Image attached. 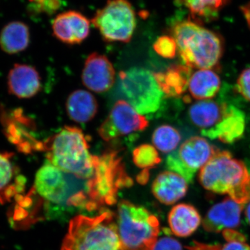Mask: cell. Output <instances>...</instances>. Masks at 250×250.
I'll list each match as a JSON object with an SVG mask.
<instances>
[{
  "mask_svg": "<svg viewBox=\"0 0 250 250\" xmlns=\"http://www.w3.org/2000/svg\"><path fill=\"white\" fill-rule=\"evenodd\" d=\"M199 179L210 192L227 194L243 206L250 202V172L243 161L228 151H217L200 170Z\"/></svg>",
  "mask_w": 250,
  "mask_h": 250,
  "instance_id": "cell-1",
  "label": "cell"
},
{
  "mask_svg": "<svg viewBox=\"0 0 250 250\" xmlns=\"http://www.w3.org/2000/svg\"><path fill=\"white\" fill-rule=\"evenodd\" d=\"M88 137L77 126H64L45 142L47 160L65 173L88 180L95 172Z\"/></svg>",
  "mask_w": 250,
  "mask_h": 250,
  "instance_id": "cell-2",
  "label": "cell"
},
{
  "mask_svg": "<svg viewBox=\"0 0 250 250\" xmlns=\"http://www.w3.org/2000/svg\"><path fill=\"white\" fill-rule=\"evenodd\" d=\"M184 65L190 68L211 69L218 65L223 53L221 38L213 31L190 21L176 23L172 29Z\"/></svg>",
  "mask_w": 250,
  "mask_h": 250,
  "instance_id": "cell-3",
  "label": "cell"
},
{
  "mask_svg": "<svg viewBox=\"0 0 250 250\" xmlns=\"http://www.w3.org/2000/svg\"><path fill=\"white\" fill-rule=\"evenodd\" d=\"M65 173L48 161L36 174L30 191L47 203L88 209V180Z\"/></svg>",
  "mask_w": 250,
  "mask_h": 250,
  "instance_id": "cell-4",
  "label": "cell"
},
{
  "mask_svg": "<svg viewBox=\"0 0 250 250\" xmlns=\"http://www.w3.org/2000/svg\"><path fill=\"white\" fill-rule=\"evenodd\" d=\"M114 215L104 210L97 216L78 215L70 222L62 250H120Z\"/></svg>",
  "mask_w": 250,
  "mask_h": 250,
  "instance_id": "cell-5",
  "label": "cell"
},
{
  "mask_svg": "<svg viewBox=\"0 0 250 250\" xmlns=\"http://www.w3.org/2000/svg\"><path fill=\"white\" fill-rule=\"evenodd\" d=\"M117 226L120 250H154L159 222L146 208L123 200L118 205Z\"/></svg>",
  "mask_w": 250,
  "mask_h": 250,
  "instance_id": "cell-6",
  "label": "cell"
},
{
  "mask_svg": "<svg viewBox=\"0 0 250 250\" xmlns=\"http://www.w3.org/2000/svg\"><path fill=\"white\" fill-rule=\"evenodd\" d=\"M94 161L95 172L88 180L90 210L104 205L116 203L118 189L129 187L133 183L125 172L118 151H105L101 156H94Z\"/></svg>",
  "mask_w": 250,
  "mask_h": 250,
  "instance_id": "cell-7",
  "label": "cell"
},
{
  "mask_svg": "<svg viewBox=\"0 0 250 250\" xmlns=\"http://www.w3.org/2000/svg\"><path fill=\"white\" fill-rule=\"evenodd\" d=\"M118 77L123 95L140 114L154 113L160 108L164 94L152 72L135 67L120 72Z\"/></svg>",
  "mask_w": 250,
  "mask_h": 250,
  "instance_id": "cell-8",
  "label": "cell"
},
{
  "mask_svg": "<svg viewBox=\"0 0 250 250\" xmlns=\"http://www.w3.org/2000/svg\"><path fill=\"white\" fill-rule=\"evenodd\" d=\"M92 23L106 42H129L136 27V14L129 0H108Z\"/></svg>",
  "mask_w": 250,
  "mask_h": 250,
  "instance_id": "cell-9",
  "label": "cell"
},
{
  "mask_svg": "<svg viewBox=\"0 0 250 250\" xmlns=\"http://www.w3.org/2000/svg\"><path fill=\"white\" fill-rule=\"evenodd\" d=\"M218 149L205 138L192 136L182 143L178 150L170 153L166 159L167 169L191 183L194 176L211 159Z\"/></svg>",
  "mask_w": 250,
  "mask_h": 250,
  "instance_id": "cell-10",
  "label": "cell"
},
{
  "mask_svg": "<svg viewBox=\"0 0 250 250\" xmlns=\"http://www.w3.org/2000/svg\"><path fill=\"white\" fill-rule=\"evenodd\" d=\"M148 125L149 122L146 117L140 114L127 102L120 100L100 125L98 134L104 141L109 142L121 136L143 131Z\"/></svg>",
  "mask_w": 250,
  "mask_h": 250,
  "instance_id": "cell-11",
  "label": "cell"
},
{
  "mask_svg": "<svg viewBox=\"0 0 250 250\" xmlns=\"http://www.w3.org/2000/svg\"><path fill=\"white\" fill-rule=\"evenodd\" d=\"M5 134L20 152L31 154L35 151H45V142L34 137V122L24 116L22 111L16 110L9 115L2 116Z\"/></svg>",
  "mask_w": 250,
  "mask_h": 250,
  "instance_id": "cell-12",
  "label": "cell"
},
{
  "mask_svg": "<svg viewBox=\"0 0 250 250\" xmlns=\"http://www.w3.org/2000/svg\"><path fill=\"white\" fill-rule=\"evenodd\" d=\"M82 80L88 89L95 93H104L114 84L116 71L107 57L93 52L85 60Z\"/></svg>",
  "mask_w": 250,
  "mask_h": 250,
  "instance_id": "cell-13",
  "label": "cell"
},
{
  "mask_svg": "<svg viewBox=\"0 0 250 250\" xmlns=\"http://www.w3.org/2000/svg\"><path fill=\"white\" fill-rule=\"evenodd\" d=\"M52 29L56 39L67 45H77L89 35L90 22L80 13L69 11L56 17Z\"/></svg>",
  "mask_w": 250,
  "mask_h": 250,
  "instance_id": "cell-14",
  "label": "cell"
},
{
  "mask_svg": "<svg viewBox=\"0 0 250 250\" xmlns=\"http://www.w3.org/2000/svg\"><path fill=\"white\" fill-rule=\"evenodd\" d=\"M244 206L237 203L229 197L210 208L204 218L202 225L208 232H223L233 229L240 225Z\"/></svg>",
  "mask_w": 250,
  "mask_h": 250,
  "instance_id": "cell-15",
  "label": "cell"
},
{
  "mask_svg": "<svg viewBox=\"0 0 250 250\" xmlns=\"http://www.w3.org/2000/svg\"><path fill=\"white\" fill-rule=\"evenodd\" d=\"M10 94L20 99L35 96L41 89V79L35 67L27 64H15L7 80Z\"/></svg>",
  "mask_w": 250,
  "mask_h": 250,
  "instance_id": "cell-16",
  "label": "cell"
},
{
  "mask_svg": "<svg viewBox=\"0 0 250 250\" xmlns=\"http://www.w3.org/2000/svg\"><path fill=\"white\" fill-rule=\"evenodd\" d=\"M14 154L0 151V204L4 205L21 195L25 179L13 161Z\"/></svg>",
  "mask_w": 250,
  "mask_h": 250,
  "instance_id": "cell-17",
  "label": "cell"
},
{
  "mask_svg": "<svg viewBox=\"0 0 250 250\" xmlns=\"http://www.w3.org/2000/svg\"><path fill=\"white\" fill-rule=\"evenodd\" d=\"M228 106L226 103L214 100H200L189 108V118L192 124L201 130L202 134L206 136L223 120Z\"/></svg>",
  "mask_w": 250,
  "mask_h": 250,
  "instance_id": "cell-18",
  "label": "cell"
},
{
  "mask_svg": "<svg viewBox=\"0 0 250 250\" xmlns=\"http://www.w3.org/2000/svg\"><path fill=\"white\" fill-rule=\"evenodd\" d=\"M188 182L176 172L166 171L157 176L152 184V192L156 198L166 205H173L185 196Z\"/></svg>",
  "mask_w": 250,
  "mask_h": 250,
  "instance_id": "cell-19",
  "label": "cell"
},
{
  "mask_svg": "<svg viewBox=\"0 0 250 250\" xmlns=\"http://www.w3.org/2000/svg\"><path fill=\"white\" fill-rule=\"evenodd\" d=\"M246 129V117L239 108L229 105L223 120L215 129L207 135L210 139H218L224 143L231 144L241 139Z\"/></svg>",
  "mask_w": 250,
  "mask_h": 250,
  "instance_id": "cell-20",
  "label": "cell"
},
{
  "mask_svg": "<svg viewBox=\"0 0 250 250\" xmlns=\"http://www.w3.org/2000/svg\"><path fill=\"white\" fill-rule=\"evenodd\" d=\"M192 69L187 65H172L164 72L154 74V78L164 95L170 98L183 95L188 88Z\"/></svg>",
  "mask_w": 250,
  "mask_h": 250,
  "instance_id": "cell-21",
  "label": "cell"
},
{
  "mask_svg": "<svg viewBox=\"0 0 250 250\" xmlns=\"http://www.w3.org/2000/svg\"><path fill=\"white\" fill-rule=\"evenodd\" d=\"M69 118L77 123L91 121L98 112V103L93 94L85 90L72 92L66 102Z\"/></svg>",
  "mask_w": 250,
  "mask_h": 250,
  "instance_id": "cell-22",
  "label": "cell"
},
{
  "mask_svg": "<svg viewBox=\"0 0 250 250\" xmlns=\"http://www.w3.org/2000/svg\"><path fill=\"white\" fill-rule=\"evenodd\" d=\"M198 210L190 205L179 204L170 210L168 223L175 236L187 237L195 232L201 224Z\"/></svg>",
  "mask_w": 250,
  "mask_h": 250,
  "instance_id": "cell-23",
  "label": "cell"
},
{
  "mask_svg": "<svg viewBox=\"0 0 250 250\" xmlns=\"http://www.w3.org/2000/svg\"><path fill=\"white\" fill-rule=\"evenodd\" d=\"M221 80L213 70L202 69L192 74L189 81L188 90L195 100H211L218 93Z\"/></svg>",
  "mask_w": 250,
  "mask_h": 250,
  "instance_id": "cell-24",
  "label": "cell"
},
{
  "mask_svg": "<svg viewBox=\"0 0 250 250\" xmlns=\"http://www.w3.org/2000/svg\"><path fill=\"white\" fill-rule=\"evenodd\" d=\"M29 41V27L23 22H10L0 33V47L6 54H15L25 50Z\"/></svg>",
  "mask_w": 250,
  "mask_h": 250,
  "instance_id": "cell-25",
  "label": "cell"
},
{
  "mask_svg": "<svg viewBox=\"0 0 250 250\" xmlns=\"http://www.w3.org/2000/svg\"><path fill=\"white\" fill-rule=\"evenodd\" d=\"M180 133L170 125H164L154 130L152 143L156 149L164 153H172L180 143Z\"/></svg>",
  "mask_w": 250,
  "mask_h": 250,
  "instance_id": "cell-26",
  "label": "cell"
},
{
  "mask_svg": "<svg viewBox=\"0 0 250 250\" xmlns=\"http://www.w3.org/2000/svg\"><path fill=\"white\" fill-rule=\"evenodd\" d=\"M194 18L212 19L228 2V0H182Z\"/></svg>",
  "mask_w": 250,
  "mask_h": 250,
  "instance_id": "cell-27",
  "label": "cell"
},
{
  "mask_svg": "<svg viewBox=\"0 0 250 250\" xmlns=\"http://www.w3.org/2000/svg\"><path fill=\"white\" fill-rule=\"evenodd\" d=\"M133 161L140 168L149 170L160 164L161 159L154 146L143 144L133 151Z\"/></svg>",
  "mask_w": 250,
  "mask_h": 250,
  "instance_id": "cell-28",
  "label": "cell"
},
{
  "mask_svg": "<svg viewBox=\"0 0 250 250\" xmlns=\"http://www.w3.org/2000/svg\"><path fill=\"white\" fill-rule=\"evenodd\" d=\"M154 51L161 57L172 59L177 52V46L172 36H162L159 37L153 45Z\"/></svg>",
  "mask_w": 250,
  "mask_h": 250,
  "instance_id": "cell-29",
  "label": "cell"
},
{
  "mask_svg": "<svg viewBox=\"0 0 250 250\" xmlns=\"http://www.w3.org/2000/svg\"><path fill=\"white\" fill-rule=\"evenodd\" d=\"M227 243L222 247L221 250H250L246 243V237L234 229H226L223 231Z\"/></svg>",
  "mask_w": 250,
  "mask_h": 250,
  "instance_id": "cell-30",
  "label": "cell"
},
{
  "mask_svg": "<svg viewBox=\"0 0 250 250\" xmlns=\"http://www.w3.org/2000/svg\"><path fill=\"white\" fill-rule=\"evenodd\" d=\"M236 90L243 98L250 102V67L245 69L238 77Z\"/></svg>",
  "mask_w": 250,
  "mask_h": 250,
  "instance_id": "cell-31",
  "label": "cell"
},
{
  "mask_svg": "<svg viewBox=\"0 0 250 250\" xmlns=\"http://www.w3.org/2000/svg\"><path fill=\"white\" fill-rule=\"evenodd\" d=\"M37 11L52 14L60 7V0H30Z\"/></svg>",
  "mask_w": 250,
  "mask_h": 250,
  "instance_id": "cell-32",
  "label": "cell"
},
{
  "mask_svg": "<svg viewBox=\"0 0 250 250\" xmlns=\"http://www.w3.org/2000/svg\"><path fill=\"white\" fill-rule=\"evenodd\" d=\"M154 250H183L180 243L170 237H164L156 242Z\"/></svg>",
  "mask_w": 250,
  "mask_h": 250,
  "instance_id": "cell-33",
  "label": "cell"
},
{
  "mask_svg": "<svg viewBox=\"0 0 250 250\" xmlns=\"http://www.w3.org/2000/svg\"><path fill=\"white\" fill-rule=\"evenodd\" d=\"M222 246L219 245H207L195 242L194 246L188 248V250H221Z\"/></svg>",
  "mask_w": 250,
  "mask_h": 250,
  "instance_id": "cell-34",
  "label": "cell"
},
{
  "mask_svg": "<svg viewBox=\"0 0 250 250\" xmlns=\"http://www.w3.org/2000/svg\"><path fill=\"white\" fill-rule=\"evenodd\" d=\"M149 170H143V172L138 176V181L141 183L146 184L149 179Z\"/></svg>",
  "mask_w": 250,
  "mask_h": 250,
  "instance_id": "cell-35",
  "label": "cell"
},
{
  "mask_svg": "<svg viewBox=\"0 0 250 250\" xmlns=\"http://www.w3.org/2000/svg\"><path fill=\"white\" fill-rule=\"evenodd\" d=\"M246 215L250 225V202H249V204H248V207H247L246 209Z\"/></svg>",
  "mask_w": 250,
  "mask_h": 250,
  "instance_id": "cell-36",
  "label": "cell"
}]
</instances>
